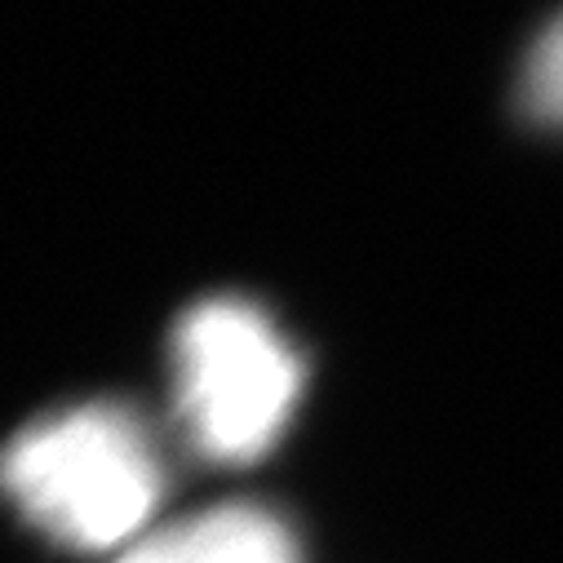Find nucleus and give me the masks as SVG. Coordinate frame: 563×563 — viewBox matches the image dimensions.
I'll return each mask as SVG.
<instances>
[{"label": "nucleus", "mask_w": 563, "mask_h": 563, "mask_svg": "<svg viewBox=\"0 0 563 563\" xmlns=\"http://www.w3.org/2000/svg\"><path fill=\"white\" fill-rule=\"evenodd\" d=\"M178 412L209 462H253L289 427L302 355L244 298L196 302L174 329Z\"/></svg>", "instance_id": "2"}, {"label": "nucleus", "mask_w": 563, "mask_h": 563, "mask_svg": "<svg viewBox=\"0 0 563 563\" xmlns=\"http://www.w3.org/2000/svg\"><path fill=\"white\" fill-rule=\"evenodd\" d=\"M0 488L49 537L102 550L156 510L161 462L124 408L85 404L36 421L0 453Z\"/></svg>", "instance_id": "1"}, {"label": "nucleus", "mask_w": 563, "mask_h": 563, "mask_svg": "<svg viewBox=\"0 0 563 563\" xmlns=\"http://www.w3.org/2000/svg\"><path fill=\"white\" fill-rule=\"evenodd\" d=\"M519 102L532 120L563 129V14L537 36V45L523 63Z\"/></svg>", "instance_id": "4"}, {"label": "nucleus", "mask_w": 563, "mask_h": 563, "mask_svg": "<svg viewBox=\"0 0 563 563\" xmlns=\"http://www.w3.org/2000/svg\"><path fill=\"white\" fill-rule=\"evenodd\" d=\"M120 563H298V545L271 510L222 506L156 532Z\"/></svg>", "instance_id": "3"}]
</instances>
